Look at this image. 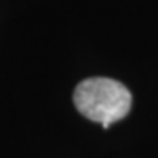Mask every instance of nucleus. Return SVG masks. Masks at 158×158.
<instances>
[{
    "label": "nucleus",
    "mask_w": 158,
    "mask_h": 158,
    "mask_svg": "<svg viewBox=\"0 0 158 158\" xmlns=\"http://www.w3.org/2000/svg\"><path fill=\"white\" fill-rule=\"evenodd\" d=\"M74 104L83 116L100 123L104 128L123 119L132 107V95L127 86L109 77H90L74 90Z\"/></svg>",
    "instance_id": "f257e3e1"
}]
</instances>
